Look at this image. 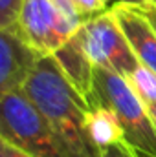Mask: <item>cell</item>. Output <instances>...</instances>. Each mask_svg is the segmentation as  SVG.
<instances>
[{"label":"cell","instance_id":"cell-1","mask_svg":"<svg viewBox=\"0 0 156 157\" xmlns=\"http://www.w3.org/2000/svg\"><path fill=\"white\" fill-rule=\"evenodd\" d=\"M22 91L42 113L70 157L101 155V150L92 143L86 130L90 106L74 90L51 57H40Z\"/></svg>","mask_w":156,"mask_h":157},{"label":"cell","instance_id":"cell-2","mask_svg":"<svg viewBox=\"0 0 156 157\" xmlns=\"http://www.w3.org/2000/svg\"><path fill=\"white\" fill-rule=\"evenodd\" d=\"M94 93L96 106L101 104L114 112L129 148L138 157H156V126L129 80L96 66Z\"/></svg>","mask_w":156,"mask_h":157},{"label":"cell","instance_id":"cell-3","mask_svg":"<svg viewBox=\"0 0 156 157\" xmlns=\"http://www.w3.org/2000/svg\"><path fill=\"white\" fill-rule=\"evenodd\" d=\"M0 135L31 157H70L22 90L0 101Z\"/></svg>","mask_w":156,"mask_h":157},{"label":"cell","instance_id":"cell-4","mask_svg":"<svg viewBox=\"0 0 156 157\" xmlns=\"http://www.w3.org/2000/svg\"><path fill=\"white\" fill-rule=\"evenodd\" d=\"M79 35L94 66L125 78L140 66L110 9L84 20L79 28Z\"/></svg>","mask_w":156,"mask_h":157},{"label":"cell","instance_id":"cell-5","mask_svg":"<svg viewBox=\"0 0 156 157\" xmlns=\"http://www.w3.org/2000/svg\"><path fill=\"white\" fill-rule=\"evenodd\" d=\"M81 26L68 20L51 0H24L17 35L40 57H51Z\"/></svg>","mask_w":156,"mask_h":157},{"label":"cell","instance_id":"cell-6","mask_svg":"<svg viewBox=\"0 0 156 157\" xmlns=\"http://www.w3.org/2000/svg\"><path fill=\"white\" fill-rule=\"evenodd\" d=\"M40 55L15 31L0 29V101L22 90Z\"/></svg>","mask_w":156,"mask_h":157},{"label":"cell","instance_id":"cell-7","mask_svg":"<svg viewBox=\"0 0 156 157\" xmlns=\"http://www.w3.org/2000/svg\"><path fill=\"white\" fill-rule=\"evenodd\" d=\"M110 11L114 13L117 26L129 40L138 62L156 73V31L140 9V6H129L114 2Z\"/></svg>","mask_w":156,"mask_h":157},{"label":"cell","instance_id":"cell-8","mask_svg":"<svg viewBox=\"0 0 156 157\" xmlns=\"http://www.w3.org/2000/svg\"><path fill=\"white\" fill-rule=\"evenodd\" d=\"M51 59L57 62L63 75L68 78V82L74 86V90L86 101V104L96 108V93H94V62L90 60L83 39L79 35V29L68 42H64Z\"/></svg>","mask_w":156,"mask_h":157},{"label":"cell","instance_id":"cell-9","mask_svg":"<svg viewBox=\"0 0 156 157\" xmlns=\"http://www.w3.org/2000/svg\"><path fill=\"white\" fill-rule=\"evenodd\" d=\"M86 130L88 135L92 139V143L103 150L107 146H112L117 143H125L123 137V130L117 117L114 115L112 110H109L107 106H96L88 112L86 115Z\"/></svg>","mask_w":156,"mask_h":157},{"label":"cell","instance_id":"cell-10","mask_svg":"<svg viewBox=\"0 0 156 157\" xmlns=\"http://www.w3.org/2000/svg\"><path fill=\"white\" fill-rule=\"evenodd\" d=\"M127 80L145 106L156 104V73H153L151 70H147L145 66L140 64L127 77Z\"/></svg>","mask_w":156,"mask_h":157},{"label":"cell","instance_id":"cell-11","mask_svg":"<svg viewBox=\"0 0 156 157\" xmlns=\"http://www.w3.org/2000/svg\"><path fill=\"white\" fill-rule=\"evenodd\" d=\"M22 6L24 0H0V29L17 33Z\"/></svg>","mask_w":156,"mask_h":157},{"label":"cell","instance_id":"cell-12","mask_svg":"<svg viewBox=\"0 0 156 157\" xmlns=\"http://www.w3.org/2000/svg\"><path fill=\"white\" fill-rule=\"evenodd\" d=\"M114 2H117V0H72V4L76 6L83 22L96 17V15H99V13L109 11Z\"/></svg>","mask_w":156,"mask_h":157},{"label":"cell","instance_id":"cell-13","mask_svg":"<svg viewBox=\"0 0 156 157\" xmlns=\"http://www.w3.org/2000/svg\"><path fill=\"white\" fill-rule=\"evenodd\" d=\"M57 7H59V11L68 18V20H72L74 24H77V26H81L83 24V18L79 17L77 9H76V6L72 4V0H51Z\"/></svg>","mask_w":156,"mask_h":157},{"label":"cell","instance_id":"cell-14","mask_svg":"<svg viewBox=\"0 0 156 157\" xmlns=\"http://www.w3.org/2000/svg\"><path fill=\"white\" fill-rule=\"evenodd\" d=\"M99 157H138L127 143H117V144H112V146H107L101 150V155Z\"/></svg>","mask_w":156,"mask_h":157},{"label":"cell","instance_id":"cell-15","mask_svg":"<svg viewBox=\"0 0 156 157\" xmlns=\"http://www.w3.org/2000/svg\"><path fill=\"white\" fill-rule=\"evenodd\" d=\"M0 157H31L0 135Z\"/></svg>","mask_w":156,"mask_h":157},{"label":"cell","instance_id":"cell-16","mask_svg":"<svg viewBox=\"0 0 156 157\" xmlns=\"http://www.w3.org/2000/svg\"><path fill=\"white\" fill-rule=\"evenodd\" d=\"M140 9L143 11V15L147 17V20L151 22L153 29L156 31V4L149 2V4H145V6H140Z\"/></svg>","mask_w":156,"mask_h":157},{"label":"cell","instance_id":"cell-17","mask_svg":"<svg viewBox=\"0 0 156 157\" xmlns=\"http://www.w3.org/2000/svg\"><path fill=\"white\" fill-rule=\"evenodd\" d=\"M117 2H123V4H129V6H145L151 0H117Z\"/></svg>","mask_w":156,"mask_h":157},{"label":"cell","instance_id":"cell-18","mask_svg":"<svg viewBox=\"0 0 156 157\" xmlns=\"http://www.w3.org/2000/svg\"><path fill=\"white\" fill-rule=\"evenodd\" d=\"M147 112H149V115H151V119H153V122H154V126H156V104L147 106Z\"/></svg>","mask_w":156,"mask_h":157},{"label":"cell","instance_id":"cell-19","mask_svg":"<svg viewBox=\"0 0 156 157\" xmlns=\"http://www.w3.org/2000/svg\"><path fill=\"white\" fill-rule=\"evenodd\" d=\"M151 2H153V4H156V0H151Z\"/></svg>","mask_w":156,"mask_h":157}]
</instances>
